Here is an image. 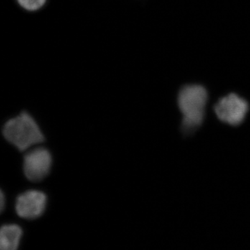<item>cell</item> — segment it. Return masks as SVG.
<instances>
[{"label": "cell", "mask_w": 250, "mask_h": 250, "mask_svg": "<svg viewBox=\"0 0 250 250\" xmlns=\"http://www.w3.org/2000/svg\"><path fill=\"white\" fill-rule=\"evenodd\" d=\"M47 205V196L39 190H31L17 197L16 211L21 218L33 220L42 215Z\"/></svg>", "instance_id": "5"}, {"label": "cell", "mask_w": 250, "mask_h": 250, "mask_svg": "<svg viewBox=\"0 0 250 250\" xmlns=\"http://www.w3.org/2000/svg\"><path fill=\"white\" fill-rule=\"evenodd\" d=\"M47 0H18L19 4L27 11H34L40 9L45 5Z\"/></svg>", "instance_id": "7"}, {"label": "cell", "mask_w": 250, "mask_h": 250, "mask_svg": "<svg viewBox=\"0 0 250 250\" xmlns=\"http://www.w3.org/2000/svg\"><path fill=\"white\" fill-rule=\"evenodd\" d=\"M52 157L48 149L38 147L26 154L23 170L31 182H40L48 175L52 167Z\"/></svg>", "instance_id": "3"}, {"label": "cell", "mask_w": 250, "mask_h": 250, "mask_svg": "<svg viewBox=\"0 0 250 250\" xmlns=\"http://www.w3.org/2000/svg\"><path fill=\"white\" fill-rule=\"evenodd\" d=\"M207 92L200 85H188L180 90L178 97L179 109L183 115V128L191 132L201 125L205 118Z\"/></svg>", "instance_id": "2"}, {"label": "cell", "mask_w": 250, "mask_h": 250, "mask_svg": "<svg viewBox=\"0 0 250 250\" xmlns=\"http://www.w3.org/2000/svg\"><path fill=\"white\" fill-rule=\"evenodd\" d=\"M214 111L220 121L236 126L244 121L248 111V104L236 94H229L219 100Z\"/></svg>", "instance_id": "4"}, {"label": "cell", "mask_w": 250, "mask_h": 250, "mask_svg": "<svg viewBox=\"0 0 250 250\" xmlns=\"http://www.w3.org/2000/svg\"><path fill=\"white\" fill-rule=\"evenodd\" d=\"M22 236V229L18 225H4L0 230V248L2 250H17Z\"/></svg>", "instance_id": "6"}, {"label": "cell", "mask_w": 250, "mask_h": 250, "mask_svg": "<svg viewBox=\"0 0 250 250\" xmlns=\"http://www.w3.org/2000/svg\"><path fill=\"white\" fill-rule=\"evenodd\" d=\"M2 133L5 139L21 152L45 140L37 123L27 112H22L6 122Z\"/></svg>", "instance_id": "1"}, {"label": "cell", "mask_w": 250, "mask_h": 250, "mask_svg": "<svg viewBox=\"0 0 250 250\" xmlns=\"http://www.w3.org/2000/svg\"><path fill=\"white\" fill-rule=\"evenodd\" d=\"M4 205H5V197L4 195V193H3V192H1V211H3V210H4Z\"/></svg>", "instance_id": "8"}]
</instances>
